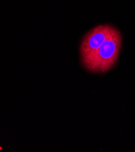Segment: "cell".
Segmentation results:
<instances>
[{"mask_svg":"<svg viewBox=\"0 0 135 152\" xmlns=\"http://www.w3.org/2000/svg\"><path fill=\"white\" fill-rule=\"evenodd\" d=\"M121 42V35L117 29L93 55L82 60L83 66L93 73H104L110 70L117 61Z\"/></svg>","mask_w":135,"mask_h":152,"instance_id":"1","label":"cell"},{"mask_svg":"<svg viewBox=\"0 0 135 152\" xmlns=\"http://www.w3.org/2000/svg\"><path fill=\"white\" fill-rule=\"evenodd\" d=\"M117 29L109 24L99 25L85 35L81 42L80 52L82 60L93 55Z\"/></svg>","mask_w":135,"mask_h":152,"instance_id":"2","label":"cell"}]
</instances>
